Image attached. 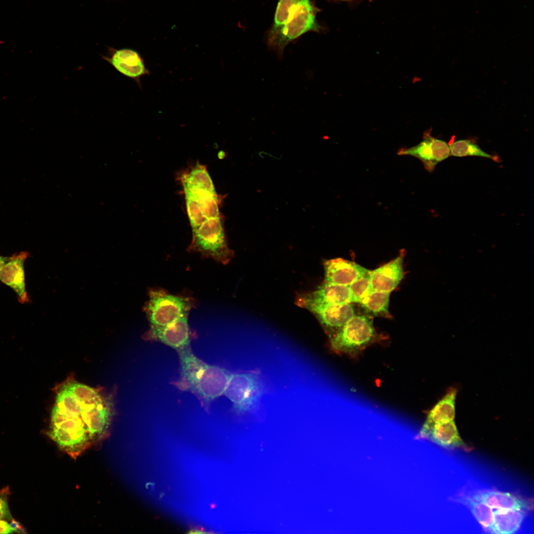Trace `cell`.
Instances as JSON below:
<instances>
[{
	"mask_svg": "<svg viewBox=\"0 0 534 534\" xmlns=\"http://www.w3.org/2000/svg\"><path fill=\"white\" fill-rule=\"evenodd\" d=\"M112 416L111 402L98 390L70 380L57 388L49 428L97 441L106 436Z\"/></svg>",
	"mask_w": 534,
	"mask_h": 534,
	"instance_id": "1",
	"label": "cell"
},
{
	"mask_svg": "<svg viewBox=\"0 0 534 534\" xmlns=\"http://www.w3.org/2000/svg\"><path fill=\"white\" fill-rule=\"evenodd\" d=\"M180 376L175 383L182 391L193 393L208 410L211 402L223 394L231 373L226 369L206 363L197 357L190 346L177 350Z\"/></svg>",
	"mask_w": 534,
	"mask_h": 534,
	"instance_id": "2",
	"label": "cell"
},
{
	"mask_svg": "<svg viewBox=\"0 0 534 534\" xmlns=\"http://www.w3.org/2000/svg\"><path fill=\"white\" fill-rule=\"evenodd\" d=\"M192 231L201 224L222 218L221 197L218 194L206 166L197 163L179 178Z\"/></svg>",
	"mask_w": 534,
	"mask_h": 534,
	"instance_id": "3",
	"label": "cell"
},
{
	"mask_svg": "<svg viewBox=\"0 0 534 534\" xmlns=\"http://www.w3.org/2000/svg\"><path fill=\"white\" fill-rule=\"evenodd\" d=\"M378 337L373 317L357 313L330 337V341L334 351L355 356L376 342Z\"/></svg>",
	"mask_w": 534,
	"mask_h": 534,
	"instance_id": "4",
	"label": "cell"
},
{
	"mask_svg": "<svg viewBox=\"0 0 534 534\" xmlns=\"http://www.w3.org/2000/svg\"><path fill=\"white\" fill-rule=\"evenodd\" d=\"M318 9L311 0H300L291 12L282 28L268 42L281 58L285 46L304 34L319 32L321 27L317 23L316 15Z\"/></svg>",
	"mask_w": 534,
	"mask_h": 534,
	"instance_id": "5",
	"label": "cell"
},
{
	"mask_svg": "<svg viewBox=\"0 0 534 534\" xmlns=\"http://www.w3.org/2000/svg\"><path fill=\"white\" fill-rule=\"evenodd\" d=\"M187 250L223 265L228 263L234 253L227 245L223 219L204 223L192 231Z\"/></svg>",
	"mask_w": 534,
	"mask_h": 534,
	"instance_id": "6",
	"label": "cell"
},
{
	"mask_svg": "<svg viewBox=\"0 0 534 534\" xmlns=\"http://www.w3.org/2000/svg\"><path fill=\"white\" fill-rule=\"evenodd\" d=\"M189 298L171 294L163 289H151L144 309L150 326H165L188 316L193 307Z\"/></svg>",
	"mask_w": 534,
	"mask_h": 534,
	"instance_id": "7",
	"label": "cell"
},
{
	"mask_svg": "<svg viewBox=\"0 0 534 534\" xmlns=\"http://www.w3.org/2000/svg\"><path fill=\"white\" fill-rule=\"evenodd\" d=\"M264 392V386L258 374L254 372L230 374L223 394L233 404L237 414L257 409Z\"/></svg>",
	"mask_w": 534,
	"mask_h": 534,
	"instance_id": "8",
	"label": "cell"
},
{
	"mask_svg": "<svg viewBox=\"0 0 534 534\" xmlns=\"http://www.w3.org/2000/svg\"><path fill=\"white\" fill-rule=\"evenodd\" d=\"M297 306L312 312L331 337L356 312L353 303L329 304L313 302L296 298Z\"/></svg>",
	"mask_w": 534,
	"mask_h": 534,
	"instance_id": "9",
	"label": "cell"
},
{
	"mask_svg": "<svg viewBox=\"0 0 534 534\" xmlns=\"http://www.w3.org/2000/svg\"><path fill=\"white\" fill-rule=\"evenodd\" d=\"M398 154L409 155L420 160L426 170L433 171L436 165L450 155V147L445 141L433 137L426 132L423 140L417 145L407 148H401Z\"/></svg>",
	"mask_w": 534,
	"mask_h": 534,
	"instance_id": "10",
	"label": "cell"
},
{
	"mask_svg": "<svg viewBox=\"0 0 534 534\" xmlns=\"http://www.w3.org/2000/svg\"><path fill=\"white\" fill-rule=\"evenodd\" d=\"M188 316L165 326H150L145 336L147 340L161 342L177 350L190 346Z\"/></svg>",
	"mask_w": 534,
	"mask_h": 534,
	"instance_id": "11",
	"label": "cell"
},
{
	"mask_svg": "<svg viewBox=\"0 0 534 534\" xmlns=\"http://www.w3.org/2000/svg\"><path fill=\"white\" fill-rule=\"evenodd\" d=\"M404 255L403 251L394 260L370 271L372 290L391 293L397 288L404 277Z\"/></svg>",
	"mask_w": 534,
	"mask_h": 534,
	"instance_id": "12",
	"label": "cell"
},
{
	"mask_svg": "<svg viewBox=\"0 0 534 534\" xmlns=\"http://www.w3.org/2000/svg\"><path fill=\"white\" fill-rule=\"evenodd\" d=\"M323 267L324 281L345 286H349L370 272L355 262L341 258L325 261Z\"/></svg>",
	"mask_w": 534,
	"mask_h": 534,
	"instance_id": "13",
	"label": "cell"
},
{
	"mask_svg": "<svg viewBox=\"0 0 534 534\" xmlns=\"http://www.w3.org/2000/svg\"><path fill=\"white\" fill-rule=\"evenodd\" d=\"M117 71L139 84L140 78L149 75L143 59L135 51L127 48L114 50L108 56H103Z\"/></svg>",
	"mask_w": 534,
	"mask_h": 534,
	"instance_id": "14",
	"label": "cell"
},
{
	"mask_svg": "<svg viewBox=\"0 0 534 534\" xmlns=\"http://www.w3.org/2000/svg\"><path fill=\"white\" fill-rule=\"evenodd\" d=\"M28 256L27 252L14 254L0 270V280L14 291L19 302L22 304L29 301L24 271V262Z\"/></svg>",
	"mask_w": 534,
	"mask_h": 534,
	"instance_id": "15",
	"label": "cell"
},
{
	"mask_svg": "<svg viewBox=\"0 0 534 534\" xmlns=\"http://www.w3.org/2000/svg\"><path fill=\"white\" fill-rule=\"evenodd\" d=\"M492 509H517L530 511L533 509V501L509 492L492 490H477L469 493Z\"/></svg>",
	"mask_w": 534,
	"mask_h": 534,
	"instance_id": "16",
	"label": "cell"
},
{
	"mask_svg": "<svg viewBox=\"0 0 534 534\" xmlns=\"http://www.w3.org/2000/svg\"><path fill=\"white\" fill-rule=\"evenodd\" d=\"M296 298L323 304H344L351 303L349 286L324 281L315 291L301 294Z\"/></svg>",
	"mask_w": 534,
	"mask_h": 534,
	"instance_id": "17",
	"label": "cell"
},
{
	"mask_svg": "<svg viewBox=\"0 0 534 534\" xmlns=\"http://www.w3.org/2000/svg\"><path fill=\"white\" fill-rule=\"evenodd\" d=\"M456 391L450 389L429 412L419 433V438L425 437L435 425L454 420L455 415Z\"/></svg>",
	"mask_w": 534,
	"mask_h": 534,
	"instance_id": "18",
	"label": "cell"
},
{
	"mask_svg": "<svg viewBox=\"0 0 534 534\" xmlns=\"http://www.w3.org/2000/svg\"><path fill=\"white\" fill-rule=\"evenodd\" d=\"M425 439H428L439 445L448 449L466 448L460 438L454 420L436 424L428 433Z\"/></svg>",
	"mask_w": 534,
	"mask_h": 534,
	"instance_id": "19",
	"label": "cell"
},
{
	"mask_svg": "<svg viewBox=\"0 0 534 534\" xmlns=\"http://www.w3.org/2000/svg\"><path fill=\"white\" fill-rule=\"evenodd\" d=\"M454 499L457 502L462 504L469 509L484 531L487 533L495 534L492 508L465 492H462L457 494Z\"/></svg>",
	"mask_w": 534,
	"mask_h": 534,
	"instance_id": "20",
	"label": "cell"
},
{
	"mask_svg": "<svg viewBox=\"0 0 534 534\" xmlns=\"http://www.w3.org/2000/svg\"><path fill=\"white\" fill-rule=\"evenodd\" d=\"M390 293L372 290L358 304L360 314L372 317H392L389 310Z\"/></svg>",
	"mask_w": 534,
	"mask_h": 534,
	"instance_id": "21",
	"label": "cell"
},
{
	"mask_svg": "<svg viewBox=\"0 0 534 534\" xmlns=\"http://www.w3.org/2000/svg\"><path fill=\"white\" fill-rule=\"evenodd\" d=\"M493 524L495 534H514L520 528L527 511L517 509H495Z\"/></svg>",
	"mask_w": 534,
	"mask_h": 534,
	"instance_id": "22",
	"label": "cell"
},
{
	"mask_svg": "<svg viewBox=\"0 0 534 534\" xmlns=\"http://www.w3.org/2000/svg\"><path fill=\"white\" fill-rule=\"evenodd\" d=\"M300 0H279L275 12L273 25L267 37L270 41L287 22L290 14Z\"/></svg>",
	"mask_w": 534,
	"mask_h": 534,
	"instance_id": "23",
	"label": "cell"
},
{
	"mask_svg": "<svg viewBox=\"0 0 534 534\" xmlns=\"http://www.w3.org/2000/svg\"><path fill=\"white\" fill-rule=\"evenodd\" d=\"M450 155L455 157L475 156L496 161V158L483 150L472 139H462L454 142L450 146Z\"/></svg>",
	"mask_w": 534,
	"mask_h": 534,
	"instance_id": "24",
	"label": "cell"
},
{
	"mask_svg": "<svg viewBox=\"0 0 534 534\" xmlns=\"http://www.w3.org/2000/svg\"><path fill=\"white\" fill-rule=\"evenodd\" d=\"M369 273L370 272L360 277L349 286L352 303H359L372 291Z\"/></svg>",
	"mask_w": 534,
	"mask_h": 534,
	"instance_id": "25",
	"label": "cell"
},
{
	"mask_svg": "<svg viewBox=\"0 0 534 534\" xmlns=\"http://www.w3.org/2000/svg\"><path fill=\"white\" fill-rule=\"evenodd\" d=\"M8 488L0 491V520L6 521H10L12 519L8 504Z\"/></svg>",
	"mask_w": 534,
	"mask_h": 534,
	"instance_id": "26",
	"label": "cell"
},
{
	"mask_svg": "<svg viewBox=\"0 0 534 534\" xmlns=\"http://www.w3.org/2000/svg\"><path fill=\"white\" fill-rule=\"evenodd\" d=\"M13 533L14 531L6 521L0 520V534H6Z\"/></svg>",
	"mask_w": 534,
	"mask_h": 534,
	"instance_id": "27",
	"label": "cell"
},
{
	"mask_svg": "<svg viewBox=\"0 0 534 534\" xmlns=\"http://www.w3.org/2000/svg\"><path fill=\"white\" fill-rule=\"evenodd\" d=\"M9 525H10L11 528L12 529V530L15 532L18 533H27L26 532L24 531H25V530L23 528V526H22L19 522L16 521V520H14L13 519L11 520V522L9 524Z\"/></svg>",
	"mask_w": 534,
	"mask_h": 534,
	"instance_id": "28",
	"label": "cell"
},
{
	"mask_svg": "<svg viewBox=\"0 0 534 534\" xmlns=\"http://www.w3.org/2000/svg\"><path fill=\"white\" fill-rule=\"evenodd\" d=\"M12 256H10V257H4V256H2L0 255V270L1 268L5 264H6L7 262H8L11 260V259L12 258Z\"/></svg>",
	"mask_w": 534,
	"mask_h": 534,
	"instance_id": "29",
	"label": "cell"
},
{
	"mask_svg": "<svg viewBox=\"0 0 534 534\" xmlns=\"http://www.w3.org/2000/svg\"></svg>",
	"mask_w": 534,
	"mask_h": 534,
	"instance_id": "30",
	"label": "cell"
}]
</instances>
